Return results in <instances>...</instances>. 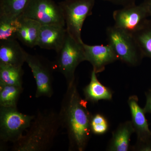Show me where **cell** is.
Listing matches in <instances>:
<instances>
[{
	"label": "cell",
	"instance_id": "cell-1",
	"mask_svg": "<svg viewBox=\"0 0 151 151\" xmlns=\"http://www.w3.org/2000/svg\"><path fill=\"white\" fill-rule=\"evenodd\" d=\"M76 80L67 85L59 113L61 127L66 130L68 150L83 151L92 133V115L87 108V101L81 98Z\"/></svg>",
	"mask_w": 151,
	"mask_h": 151
},
{
	"label": "cell",
	"instance_id": "cell-21",
	"mask_svg": "<svg viewBox=\"0 0 151 151\" xmlns=\"http://www.w3.org/2000/svg\"><path fill=\"white\" fill-rule=\"evenodd\" d=\"M20 25L19 17L0 16V41L17 40Z\"/></svg>",
	"mask_w": 151,
	"mask_h": 151
},
{
	"label": "cell",
	"instance_id": "cell-4",
	"mask_svg": "<svg viewBox=\"0 0 151 151\" xmlns=\"http://www.w3.org/2000/svg\"><path fill=\"white\" fill-rule=\"evenodd\" d=\"M106 36L119 60L132 66L140 63L144 57L133 35L114 25L107 28Z\"/></svg>",
	"mask_w": 151,
	"mask_h": 151
},
{
	"label": "cell",
	"instance_id": "cell-19",
	"mask_svg": "<svg viewBox=\"0 0 151 151\" xmlns=\"http://www.w3.org/2000/svg\"><path fill=\"white\" fill-rule=\"evenodd\" d=\"M31 0H1L0 16L18 17L24 12Z\"/></svg>",
	"mask_w": 151,
	"mask_h": 151
},
{
	"label": "cell",
	"instance_id": "cell-8",
	"mask_svg": "<svg viewBox=\"0 0 151 151\" xmlns=\"http://www.w3.org/2000/svg\"><path fill=\"white\" fill-rule=\"evenodd\" d=\"M21 16L32 19L41 25L65 26L62 11L53 0H31Z\"/></svg>",
	"mask_w": 151,
	"mask_h": 151
},
{
	"label": "cell",
	"instance_id": "cell-23",
	"mask_svg": "<svg viewBox=\"0 0 151 151\" xmlns=\"http://www.w3.org/2000/svg\"><path fill=\"white\" fill-rule=\"evenodd\" d=\"M103 1L109 2L115 4L125 6L135 4L137 0H103Z\"/></svg>",
	"mask_w": 151,
	"mask_h": 151
},
{
	"label": "cell",
	"instance_id": "cell-9",
	"mask_svg": "<svg viewBox=\"0 0 151 151\" xmlns=\"http://www.w3.org/2000/svg\"><path fill=\"white\" fill-rule=\"evenodd\" d=\"M150 17L145 1L139 5L132 4L123 6L113 13V18L117 27L133 35L138 31Z\"/></svg>",
	"mask_w": 151,
	"mask_h": 151
},
{
	"label": "cell",
	"instance_id": "cell-26",
	"mask_svg": "<svg viewBox=\"0 0 151 151\" xmlns=\"http://www.w3.org/2000/svg\"><path fill=\"white\" fill-rule=\"evenodd\" d=\"M64 1H68V0H64Z\"/></svg>",
	"mask_w": 151,
	"mask_h": 151
},
{
	"label": "cell",
	"instance_id": "cell-11",
	"mask_svg": "<svg viewBox=\"0 0 151 151\" xmlns=\"http://www.w3.org/2000/svg\"><path fill=\"white\" fill-rule=\"evenodd\" d=\"M83 45L86 60L91 63L93 70L97 73L103 71L108 64L119 60L108 44L106 45H90L83 42Z\"/></svg>",
	"mask_w": 151,
	"mask_h": 151
},
{
	"label": "cell",
	"instance_id": "cell-22",
	"mask_svg": "<svg viewBox=\"0 0 151 151\" xmlns=\"http://www.w3.org/2000/svg\"><path fill=\"white\" fill-rule=\"evenodd\" d=\"M92 133L95 134H105L108 129V124L105 117L100 114H96L92 116L90 122Z\"/></svg>",
	"mask_w": 151,
	"mask_h": 151
},
{
	"label": "cell",
	"instance_id": "cell-25",
	"mask_svg": "<svg viewBox=\"0 0 151 151\" xmlns=\"http://www.w3.org/2000/svg\"><path fill=\"white\" fill-rule=\"evenodd\" d=\"M146 5L147 7L150 17H151V0H147L145 1Z\"/></svg>",
	"mask_w": 151,
	"mask_h": 151
},
{
	"label": "cell",
	"instance_id": "cell-17",
	"mask_svg": "<svg viewBox=\"0 0 151 151\" xmlns=\"http://www.w3.org/2000/svg\"><path fill=\"white\" fill-rule=\"evenodd\" d=\"M22 67L0 63V85L22 86Z\"/></svg>",
	"mask_w": 151,
	"mask_h": 151
},
{
	"label": "cell",
	"instance_id": "cell-10",
	"mask_svg": "<svg viewBox=\"0 0 151 151\" xmlns=\"http://www.w3.org/2000/svg\"><path fill=\"white\" fill-rule=\"evenodd\" d=\"M128 103L132 114V124L135 132L137 134L138 140L142 145L140 150L151 151V132L149 129L144 109L139 106L137 96L130 97Z\"/></svg>",
	"mask_w": 151,
	"mask_h": 151
},
{
	"label": "cell",
	"instance_id": "cell-15",
	"mask_svg": "<svg viewBox=\"0 0 151 151\" xmlns=\"http://www.w3.org/2000/svg\"><path fill=\"white\" fill-rule=\"evenodd\" d=\"M96 74L95 71L92 70L90 82L84 89L85 100L92 103H96L100 100H111L112 94L111 90L100 83Z\"/></svg>",
	"mask_w": 151,
	"mask_h": 151
},
{
	"label": "cell",
	"instance_id": "cell-24",
	"mask_svg": "<svg viewBox=\"0 0 151 151\" xmlns=\"http://www.w3.org/2000/svg\"><path fill=\"white\" fill-rule=\"evenodd\" d=\"M146 104L144 108L145 113H151V90L146 93Z\"/></svg>",
	"mask_w": 151,
	"mask_h": 151
},
{
	"label": "cell",
	"instance_id": "cell-3",
	"mask_svg": "<svg viewBox=\"0 0 151 151\" xmlns=\"http://www.w3.org/2000/svg\"><path fill=\"white\" fill-rule=\"evenodd\" d=\"M83 44V41L76 40L67 32L63 45L57 52L55 61L52 63L54 70L64 76L67 85L75 81L76 68L86 60Z\"/></svg>",
	"mask_w": 151,
	"mask_h": 151
},
{
	"label": "cell",
	"instance_id": "cell-16",
	"mask_svg": "<svg viewBox=\"0 0 151 151\" xmlns=\"http://www.w3.org/2000/svg\"><path fill=\"white\" fill-rule=\"evenodd\" d=\"M135 132L132 122H128L120 126L113 133L108 150L112 151H127L130 138Z\"/></svg>",
	"mask_w": 151,
	"mask_h": 151
},
{
	"label": "cell",
	"instance_id": "cell-14",
	"mask_svg": "<svg viewBox=\"0 0 151 151\" xmlns=\"http://www.w3.org/2000/svg\"><path fill=\"white\" fill-rule=\"evenodd\" d=\"M20 25L17 39L30 48L37 46L41 25L32 19L19 16Z\"/></svg>",
	"mask_w": 151,
	"mask_h": 151
},
{
	"label": "cell",
	"instance_id": "cell-18",
	"mask_svg": "<svg viewBox=\"0 0 151 151\" xmlns=\"http://www.w3.org/2000/svg\"><path fill=\"white\" fill-rule=\"evenodd\" d=\"M133 35L143 56L151 59V19H148Z\"/></svg>",
	"mask_w": 151,
	"mask_h": 151
},
{
	"label": "cell",
	"instance_id": "cell-5",
	"mask_svg": "<svg viewBox=\"0 0 151 151\" xmlns=\"http://www.w3.org/2000/svg\"><path fill=\"white\" fill-rule=\"evenodd\" d=\"M35 115L23 114L17 108L0 106L1 142H17L29 128Z\"/></svg>",
	"mask_w": 151,
	"mask_h": 151
},
{
	"label": "cell",
	"instance_id": "cell-12",
	"mask_svg": "<svg viewBox=\"0 0 151 151\" xmlns=\"http://www.w3.org/2000/svg\"><path fill=\"white\" fill-rule=\"evenodd\" d=\"M67 33L66 27L63 26L42 25L37 46L44 49L52 50L57 52L63 45Z\"/></svg>",
	"mask_w": 151,
	"mask_h": 151
},
{
	"label": "cell",
	"instance_id": "cell-7",
	"mask_svg": "<svg viewBox=\"0 0 151 151\" xmlns=\"http://www.w3.org/2000/svg\"><path fill=\"white\" fill-rule=\"evenodd\" d=\"M25 62L31 70L35 79L36 90L35 97L50 98L53 94V71L52 63L47 62L41 57L27 53Z\"/></svg>",
	"mask_w": 151,
	"mask_h": 151
},
{
	"label": "cell",
	"instance_id": "cell-20",
	"mask_svg": "<svg viewBox=\"0 0 151 151\" xmlns=\"http://www.w3.org/2000/svg\"><path fill=\"white\" fill-rule=\"evenodd\" d=\"M23 90L22 86L0 85V106L17 108L19 98Z\"/></svg>",
	"mask_w": 151,
	"mask_h": 151
},
{
	"label": "cell",
	"instance_id": "cell-6",
	"mask_svg": "<svg viewBox=\"0 0 151 151\" xmlns=\"http://www.w3.org/2000/svg\"><path fill=\"white\" fill-rule=\"evenodd\" d=\"M95 2V0H68L58 4L68 32L78 41H82V27L86 18L92 14Z\"/></svg>",
	"mask_w": 151,
	"mask_h": 151
},
{
	"label": "cell",
	"instance_id": "cell-13",
	"mask_svg": "<svg viewBox=\"0 0 151 151\" xmlns=\"http://www.w3.org/2000/svg\"><path fill=\"white\" fill-rule=\"evenodd\" d=\"M27 53L17 40L0 41V63L22 67Z\"/></svg>",
	"mask_w": 151,
	"mask_h": 151
},
{
	"label": "cell",
	"instance_id": "cell-2",
	"mask_svg": "<svg viewBox=\"0 0 151 151\" xmlns=\"http://www.w3.org/2000/svg\"><path fill=\"white\" fill-rule=\"evenodd\" d=\"M60 127L58 113L52 109L39 111L24 134L13 144L12 150H49L52 147Z\"/></svg>",
	"mask_w": 151,
	"mask_h": 151
}]
</instances>
